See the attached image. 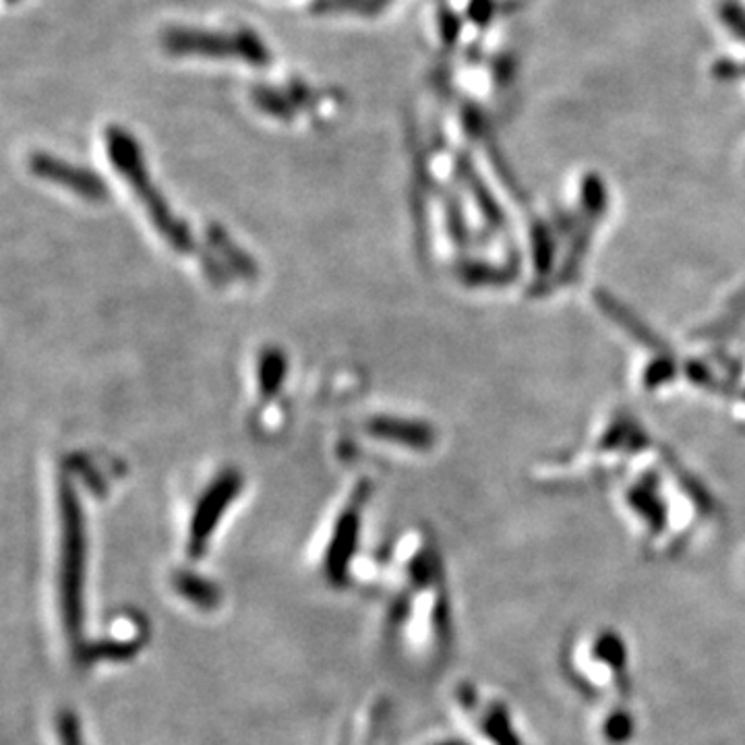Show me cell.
I'll list each match as a JSON object with an SVG mask.
<instances>
[{
    "instance_id": "obj_2",
    "label": "cell",
    "mask_w": 745,
    "mask_h": 745,
    "mask_svg": "<svg viewBox=\"0 0 745 745\" xmlns=\"http://www.w3.org/2000/svg\"><path fill=\"white\" fill-rule=\"evenodd\" d=\"M107 141L108 153L114 169H119V172L127 178L131 189H135V193L139 195L141 203L148 208L149 215L156 228L160 231V235L164 236L176 251L189 253L193 249L191 235L185 228V224H181L172 215L164 199L153 189L137 141L121 127L108 128Z\"/></svg>"
},
{
    "instance_id": "obj_5",
    "label": "cell",
    "mask_w": 745,
    "mask_h": 745,
    "mask_svg": "<svg viewBox=\"0 0 745 745\" xmlns=\"http://www.w3.org/2000/svg\"><path fill=\"white\" fill-rule=\"evenodd\" d=\"M164 48L171 54H199V57H236L243 59V38L240 32L235 36L212 34V32H193V29H169L164 34Z\"/></svg>"
},
{
    "instance_id": "obj_11",
    "label": "cell",
    "mask_w": 745,
    "mask_h": 745,
    "mask_svg": "<svg viewBox=\"0 0 745 745\" xmlns=\"http://www.w3.org/2000/svg\"><path fill=\"white\" fill-rule=\"evenodd\" d=\"M59 742L61 745H84L79 721L71 710H63L59 717Z\"/></svg>"
},
{
    "instance_id": "obj_8",
    "label": "cell",
    "mask_w": 745,
    "mask_h": 745,
    "mask_svg": "<svg viewBox=\"0 0 745 745\" xmlns=\"http://www.w3.org/2000/svg\"><path fill=\"white\" fill-rule=\"evenodd\" d=\"M174 584H176L181 595H185V598H189L199 607H213L218 600V588L208 580H203L201 575L183 572V574L176 575Z\"/></svg>"
},
{
    "instance_id": "obj_9",
    "label": "cell",
    "mask_w": 745,
    "mask_h": 745,
    "mask_svg": "<svg viewBox=\"0 0 745 745\" xmlns=\"http://www.w3.org/2000/svg\"><path fill=\"white\" fill-rule=\"evenodd\" d=\"M286 373V359L277 350H268L259 361V385L263 394H276Z\"/></svg>"
},
{
    "instance_id": "obj_1",
    "label": "cell",
    "mask_w": 745,
    "mask_h": 745,
    "mask_svg": "<svg viewBox=\"0 0 745 745\" xmlns=\"http://www.w3.org/2000/svg\"><path fill=\"white\" fill-rule=\"evenodd\" d=\"M61 504V598H63L64 625L71 638H77L84 621V574H86V526L77 493L71 483L63 481L59 491Z\"/></svg>"
},
{
    "instance_id": "obj_12",
    "label": "cell",
    "mask_w": 745,
    "mask_h": 745,
    "mask_svg": "<svg viewBox=\"0 0 745 745\" xmlns=\"http://www.w3.org/2000/svg\"><path fill=\"white\" fill-rule=\"evenodd\" d=\"M447 745H460V744H447Z\"/></svg>"
},
{
    "instance_id": "obj_10",
    "label": "cell",
    "mask_w": 745,
    "mask_h": 745,
    "mask_svg": "<svg viewBox=\"0 0 745 745\" xmlns=\"http://www.w3.org/2000/svg\"><path fill=\"white\" fill-rule=\"evenodd\" d=\"M253 98H256L257 107L274 114L277 119H290L295 108H297L290 96H284V94H280L276 89H270V87H257L253 91Z\"/></svg>"
},
{
    "instance_id": "obj_3",
    "label": "cell",
    "mask_w": 745,
    "mask_h": 745,
    "mask_svg": "<svg viewBox=\"0 0 745 745\" xmlns=\"http://www.w3.org/2000/svg\"><path fill=\"white\" fill-rule=\"evenodd\" d=\"M240 489H243V476L236 470H226L199 497L197 508L193 511L191 534H189L191 557L197 559L203 555L213 529L222 520L224 511L228 510V506L235 501Z\"/></svg>"
},
{
    "instance_id": "obj_4",
    "label": "cell",
    "mask_w": 745,
    "mask_h": 745,
    "mask_svg": "<svg viewBox=\"0 0 745 745\" xmlns=\"http://www.w3.org/2000/svg\"><path fill=\"white\" fill-rule=\"evenodd\" d=\"M29 171L91 201H102L108 195L107 183L98 174L77 169L75 164H69L48 153H34L29 158Z\"/></svg>"
},
{
    "instance_id": "obj_6",
    "label": "cell",
    "mask_w": 745,
    "mask_h": 745,
    "mask_svg": "<svg viewBox=\"0 0 745 745\" xmlns=\"http://www.w3.org/2000/svg\"><path fill=\"white\" fill-rule=\"evenodd\" d=\"M359 529H361V513L359 504L346 508L342 511L340 520L336 524L334 538L330 543V549L325 555V572L332 584L342 586L346 584V574L350 559L357 551V541H359Z\"/></svg>"
},
{
    "instance_id": "obj_7",
    "label": "cell",
    "mask_w": 745,
    "mask_h": 745,
    "mask_svg": "<svg viewBox=\"0 0 745 745\" xmlns=\"http://www.w3.org/2000/svg\"><path fill=\"white\" fill-rule=\"evenodd\" d=\"M367 433L412 449H425L433 444V431L423 423L406 421V419H392V417H377L367 423Z\"/></svg>"
}]
</instances>
